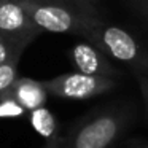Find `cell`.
<instances>
[{
	"label": "cell",
	"instance_id": "12",
	"mask_svg": "<svg viewBox=\"0 0 148 148\" xmlns=\"http://www.w3.org/2000/svg\"><path fill=\"white\" fill-rule=\"evenodd\" d=\"M124 2L143 21L145 26H148V0H124Z\"/></svg>",
	"mask_w": 148,
	"mask_h": 148
},
{
	"label": "cell",
	"instance_id": "9",
	"mask_svg": "<svg viewBox=\"0 0 148 148\" xmlns=\"http://www.w3.org/2000/svg\"><path fill=\"white\" fill-rule=\"evenodd\" d=\"M27 115V110L8 91L0 94V119H16Z\"/></svg>",
	"mask_w": 148,
	"mask_h": 148
},
{
	"label": "cell",
	"instance_id": "1",
	"mask_svg": "<svg viewBox=\"0 0 148 148\" xmlns=\"http://www.w3.org/2000/svg\"><path fill=\"white\" fill-rule=\"evenodd\" d=\"M135 119L131 103H112L78 118L62 134L59 148H115Z\"/></svg>",
	"mask_w": 148,
	"mask_h": 148
},
{
	"label": "cell",
	"instance_id": "6",
	"mask_svg": "<svg viewBox=\"0 0 148 148\" xmlns=\"http://www.w3.org/2000/svg\"><path fill=\"white\" fill-rule=\"evenodd\" d=\"M69 58L73 67L78 72L88 75H97V77H108V78H119L124 77L121 70L110 61V58L97 48L96 45L86 42H80L69 49Z\"/></svg>",
	"mask_w": 148,
	"mask_h": 148
},
{
	"label": "cell",
	"instance_id": "14",
	"mask_svg": "<svg viewBox=\"0 0 148 148\" xmlns=\"http://www.w3.org/2000/svg\"><path fill=\"white\" fill-rule=\"evenodd\" d=\"M115 148H148V140L142 137H124Z\"/></svg>",
	"mask_w": 148,
	"mask_h": 148
},
{
	"label": "cell",
	"instance_id": "5",
	"mask_svg": "<svg viewBox=\"0 0 148 148\" xmlns=\"http://www.w3.org/2000/svg\"><path fill=\"white\" fill-rule=\"evenodd\" d=\"M0 32L27 46L42 30L34 24L19 0H0Z\"/></svg>",
	"mask_w": 148,
	"mask_h": 148
},
{
	"label": "cell",
	"instance_id": "8",
	"mask_svg": "<svg viewBox=\"0 0 148 148\" xmlns=\"http://www.w3.org/2000/svg\"><path fill=\"white\" fill-rule=\"evenodd\" d=\"M32 129L43 140L42 148H59L62 142V132L56 116L45 105L27 113Z\"/></svg>",
	"mask_w": 148,
	"mask_h": 148
},
{
	"label": "cell",
	"instance_id": "3",
	"mask_svg": "<svg viewBox=\"0 0 148 148\" xmlns=\"http://www.w3.org/2000/svg\"><path fill=\"white\" fill-rule=\"evenodd\" d=\"M84 40L100 48L108 58L124 64L134 73L148 77V48H145L126 29L91 16L84 30Z\"/></svg>",
	"mask_w": 148,
	"mask_h": 148
},
{
	"label": "cell",
	"instance_id": "13",
	"mask_svg": "<svg viewBox=\"0 0 148 148\" xmlns=\"http://www.w3.org/2000/svg\"><path fill=\"white\" fill-rule=\"evenodd\" d=\"M134 75H135V80H137L138 89H140V96H142V100H143V105H145V112H147V116H148V77L147 75H142V73H134Z\"/></svg>",
	"mask_w": 148,
	"mask_h": 148
},
{
	"label": "cell",
	"instance_id": "7",
	"mask_svg": "<svg viewBox=\"0 0 148 148\" xmlns=\"http://www.w3.org/2000/svg\"><path fill=\"white\" fill-rule=\"evenodd\" d=\"M7 91L27 110V113L46 105V100L49 96L43 81L34 80L29 77H18Z\"/></svg>",
	"mask_w": 148,
	"mask_h": 148
},
{
	"label": "cell",
	"instance_id": "4",
	"mask_svg": "<svg viewBox=\"0 0 148 148\" xmlns=\"http://www.w3.org/2000/svg\"><path fill=\"white\" fill-rule=\"evenodd\" d=\"M43 84L48 89L49 96L65 100H88L113 91L118 86V80L88 75L77 70L43 80Z\"/></svg>",
	"mask_w": 148,
	"mask_h": 148
},
{
	"label": "cell",
	"instance_id": "11",
	"mask_svg": "<svg viewBox=\"0 0 148 148\" xmlns=\"http://www.w3.org/2000/svg\"><path fill=\"white\" fill-rule=\"evenodd\" d=\"M18 64H19V61L0 64V94L5 92L18 78Z\"/></svg>",
	"mask_w": 148,
	"mask_h": 148
},
{
	"label": "cell",
	"instance_id": "2",
	"mask_svg": "<svg viewBox=\"0 0 148 148\" xmlns=\"http://www.w3.org/2000/svg\"><path fill=\"white\" fill-rule=\"evenodd\" d=\"M42 32L84 35L94 8L84 0H19Z\"/></svg>",
	"mask_w": 148,
	"mask_h": 148
},
{
	"label": "cell",
	"instance_id": "10",
	"mask_svg": "<svg viewBox=\"0 0 148 148\" xmlns=\"http://www.w3.org/2000/svg\"><path fill=\"white\" fill-rule=\"evenodd\" d=\"M26 46L16 43L0 32V64H7L11 61H19Z\"/></svg>",
	"mask_w": 148,
	"mask_h": 148
}]
</instances>
